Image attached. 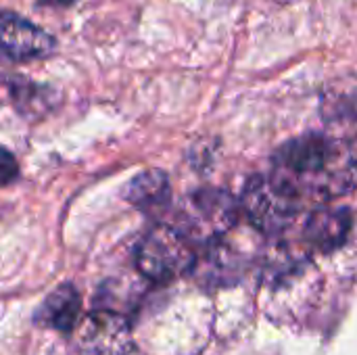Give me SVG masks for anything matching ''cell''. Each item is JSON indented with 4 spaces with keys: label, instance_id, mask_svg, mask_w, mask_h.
<instances>
[{
    "label": "cell",
    "instance_id": "1",
    "mask_svg": "<svg viewBox=\"0 0 357 355\" xmlns=\"http://www.w3.org/2000/svg\"><path fill=\"white\" fill-rule=\"evenodd\" d=\"M268 176L303 207L307 201H331L351 192L357 182V159L324 134H303L274 153Z\"/></svg>",
    "mask_w": 357,
    "mask_h": 355
},
{
    "label": "cell",
    "instance_id": "2",
    "mask_svg": "<svg viewBox=\"0 0 357 355\" xmlns=\"http://www.w3.org/2000/svg\"><path fill=\"white\" fill-rule=\"evenodd\" d=\"M238 222V203L222 188H199L188 195L172 224L197 249L220 243Z\"/></svg>",
    "mask_w": 357,
    "mask_h": 355
},
{
    "label": "cell",
    "instance_id": "3",
    "mask_svg": "<svg viewBox=\"0 0 357 355\" xmlns=\"http://www.w3.org/2000/svg\"><path fill=\"white\" fill-rule=\"evenodd\" d=\"M197 259V247L172 224L153 226L138 241L134 251L138 272L155 285H167L182 278L195 270Z\"/></svg>",
    "mask_w": 357,
    "mask_h": 355
},
{
    "label": "cell",
    "instance_id": "4",
    "mask_svg": "<svg viewBox=\"0 0 357 355\" xmlns=\"http://www.w3.org/2000/svg\"><path fill=\"white\" fill-rule=\"evenodd\" d=\"M241 207L247 220L257 230L272 236L287 230L303 209L295 199H291L284 190H280L270 180V176L249 178L243 190Z\"/></svg>",
    "mask_w": 357,
    "mask_h": 355
},
{
    "label": "cell",
    "instance_id": "5",
    "mask_svg": "<svg viewBox=\"0 0 357 355\" xmlns=\"http://www.w3.org/2000/svg\"><path fill=\"white\" fill-rule=\"evenodd\" d=\"M56 48V38L44 27L15 10L0 8V63L19 65L44 61L52 56Z\"/></svg>",
    "mask_w": 357,
    "mask_h": 355
},
{
    "label": "cell",
    "instance_id": "6",
    "mask_svg": "<svg viewBox=\"0 0 357 355\" xmlns=\"http://www.w3.org/2000/svg\"><path fill=\"white\" fill-rule=\"evenodd\" d=\"M82 355H128L134 349L132 322L115 310H96L77 331Z\"/></svg>",
    "mask_w": 357,
    "mask_h": 355
},
{
    "label": "cell",
    "instance_id": "7",
    "mask_svg": "<svg viewBox=\"0 0 357 355\" xmlns=\"http://www.w3.org/2000/svg\"><path fill=\"white\" fill-rule=\"evenodd\" d=\"M79 316L82 297L71 282H65L44 297V301L33 314V324L56 331L61 335H71L79 322Z\"/></svg>",
    "mask_w": 357,
    "mask_h": 355
},
{
    "label": "cell",
    "instance_id": "8",
    "mask_svg": "<svg viewBox=\"0 0 357 355\" xmlns=\"http://www.w3.org/2000/svg\"><path fill=\"white\" fill-rule=\"evenodd\" d=\"M4 86L19 115L27 119H38L50 113L56 105V92L48 84H38L25 75H4Z\"/></svg>",
    "mask_w": 357,
    "mask_h": 355
},
{
    "label": "cell",
    "instance_id": "9",
    "mask_svg": "<svg viewBox=\"0 0 357 355\" xmlns=\"http://www.w3.org/2000/svg\"><path fill=\"white\" fill-rule=\"evenodd\" d=\"M351 230V213L347 209H318L310 216L305 239L320 251L341 247Z\"/></svg>",
    "mask_w": 357,
    "mask_h": 355
},
{
    "label": "cell",
    "instance_id": "10",
    "mask_svg": "<svg viewBox=\"0 0 357 355\" xmlns=\"http://www.w3.org/2000/svg\"><path fill=\"white\" fill-rule=\"evenodd\" d=\"M126 199L144 213H157L172 199L169 178L161 169H146L126 186Z\"/></svg>",
    "mask_w": 357,
    "mask_h": 355
},
{
    "label": "cell",
    "instance_id": "11",
    "mask_svg": "<svg viewBox=\"0 0 357 355\" xmlns=\"http://www.w3.org/2000/svg\"><path fill=\"white\" fill-rule=\"evenodd\" d=\"M17 178H19V163L15 155L8 149L0 146V188L13 184Z\"/></svg>",
    "mask_w": 357,
    "mask_h": 355
},
{
    "label": "cell",
    "instance_id": "12",
    "mask_svg": "<svg viewBox=\"0 0 357 355\" xmlns=\"http://www.w3.org/2000/svg\"><path fill=\"white\" fill-rule=\"evenodd\" d=\"M77 0H36V6H46V8H69Z\"/></svg>",
    "mask_w": 357,
    "mask_h": 355
}]
</instances>
